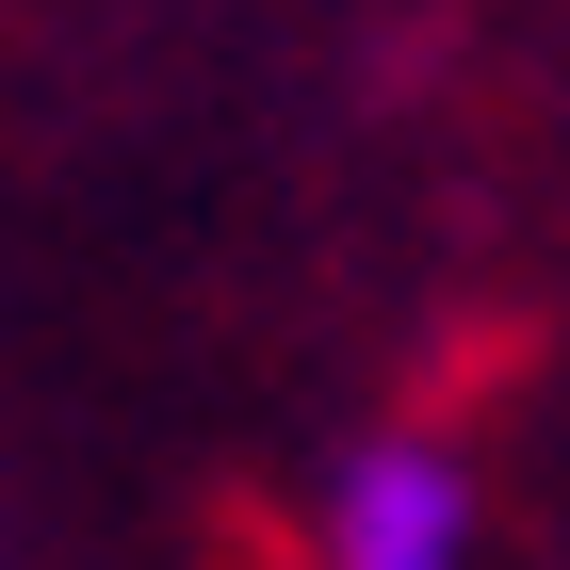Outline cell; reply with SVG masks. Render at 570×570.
Wrapping results in <instances>:
<instances>
[{
	"mask_svg": "<svg viewBox=\"0 0 570 570\" xmlns=\"http://www.w3.org/2000/svg\"><path fill=\"white\" fill-rule=\"evenodd\" d=\"M326 570H473V489L424 440H358L326 489Z\"/></svg>",
	"mask_w": 570,
	"mask_h": 570,
	"instance_id": "1",
	"label": "cell"
}]
</instances>
